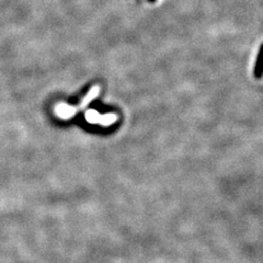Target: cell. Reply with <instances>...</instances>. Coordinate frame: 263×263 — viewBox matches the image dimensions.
<instances>
[{"label":"cell","mask_w":263,"mask_h":263,"mask_svg":"<svg viewBox=\"0 0 263 263\" xmlns=\"http://www.w3.org/2000/svg\"><path fill=\"white\" fill-rule=\"evenodd\" d=\"M86 120L91 124H98L102 126H111L118 120V117L114 113L102 114L96 110H89L86 112Z\"/></svg>","instance_id":"obj_1"},{"label":"cell","mask_w":263,"mask_h":263,"mask_svg":"<svg viewBox=\"0 0 263 263\" xmlns=\"http://www.w3.org/2000/svg\"><path fill=\"white\" fill-rule=\"evenodd\" d=\"M77 108L76 106L69 105L67 103H59L56 106V113L59 115L60 118L64 119V120H68L70 118H72L73 115L76 114L77 112Z\"/></svg>","instance_id":"obj_2"},{"label":"cell","mask_w":263,"mask_h":263,"mask_svg":"<svg viewBox=\"0 0 263 263\" xmlns=\"http://www.w3.org/2000/svg\"><path fill=\"white\" fill-rule=\"evenodd\" d=\"M99 93H100V86L96 85V86H93L91 89H90V91L85 96L84 99H82L81 103L77 106V110L85 109L86 106H87L90 102L95 100V99L99 96Z\"/></svg>","instance_id":"obj_3"},{"label":"cell","mask_w":263,"mask_h":263,"mask_svg":"<svg viewBox=\"0 0 263 263\" xmlns=\"http://www.w3.org/2000/svg\"><path fill=\"white\" fill-rule=\"evenodd\" d=\"M148 2H151V3H155L156 0H148Z\"/></svg>","instance_id":"obj_4"}]
</instances>
